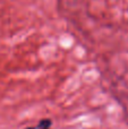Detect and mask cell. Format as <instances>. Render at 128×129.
Masks as SVG:
<instances>
[{"mask_svg": "<svg viewBox=\"0 0 128 129\" xmlns=\"http://www.w3.org/2000/svg\"><path fill=\"white\" fill-rule=\"evenodd\" d=\"M26 129H34V128H26Z\"/></svg>", "mask_w": 128, "mask_h": 129, "instance_id": "7a4b0ae2", "label": "cell"}, {"mask_svg": "<svg viewBox=\"0 0 128 129\" xmlns=\"http://www.w3.org/2000/svg\"><path fill=\"white\" fill-rule=\"evenodd\" d=\"M50 125H51V121L50 120H43L40 122L39 125V129H50Z\"/></svg>", "mask_w": 128, "mask_h": 129, "instance_id": "6da1fadb", "label": "cell"}]
</instances>
